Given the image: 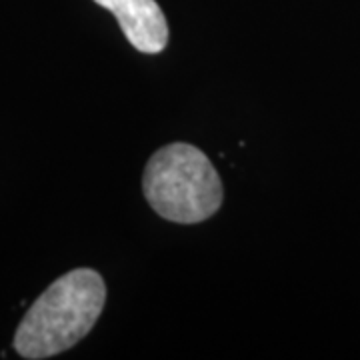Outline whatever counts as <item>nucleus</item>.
<instances>
[{
	"instance_id": "f257e3e1",
	"label": "nucleus",
	"mask_w": 360,
	"mask_h": 360,
	"mask_svg": "<svg viewBox=\"0 0 360 360\" xmlns=\"http://www.w3.org/2000/svg\"><path fill=\"white\" fill-rule=\"evenodd\" d=\"M106 302V284L92 269L63 274L34 300L14 335L22 359L56 356L78 345L98 321Z\"/></svg>"
},
{
	"instance_id": "f03ea898",
	"label": "nucleus",
	"mask_w": 360,
	"mask_h": 360,
	"mask_svg": "<svg viewBox=\"0 0 360 360\" xmlns=\"http://www.w3.org/2000/svg\"><path fill=\"white\" fill-rule=\"evenodd\" d=\"M142 188L156 214L179 224L210 219L224 198L222 180L210 158L186 142H172L150 156Z\"/></svg>"
},
{
	"instance_id": "7ed1b4c3",
	"label": "nucleus",
	"mask_w": 360,
	"mask_h": 360,
	"mask_svg": "<svg viewBox=\"0 0 360 360\" xmlns=\"http://www.w3.org/2000/svg\"><path fill=\"white\" fill-rule=\"evenodd\" d=\"M115 14L124 37L136 51L158 54L168 44V25L156 0H94Z\"/></svg>"
}]
</instances>
